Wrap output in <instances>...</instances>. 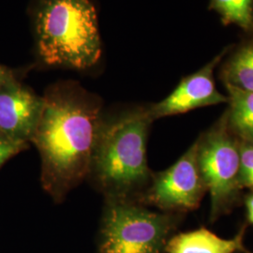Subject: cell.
<instances>
[{"mask_svg": "<svg viewBox=\"0 0 253 253\" xmlns=\"http://www.w3.org/2000/svg\"><path fill=\"white\" fill-rule=\"evenodd\" d=\"M243 235L224 239L207 229L175 235L166 244L168 253H234L243 250Z\"/></svg>", "mask_w": 253, "mask_h": 253, "instance_id": "cell-9", "label": "cell"}, {"mask_svg": "<svg viewBox=\"0 0 253 253\" xmlns=\"http://www.w3.org/2000/svg\"><path fill=\"white\" fill-rule=\"evenodd\" d=\"M172 217L151 212L127 200H109L100 253H162Z\"/></svg>", "mask_w": 253, "mask_h": 253, "instance_id": "cell-4", "label": "cell"}, {"mask_svg": "<svg viewBox=\"0 0 253 253\" xmlns=\"http://www.w3.org/2000/svg\"><path fill=\"white\" fill-rule=\"evenodd\" d=\"M224 84L253 92V43L242 47L224 65Z\"/></svg>", "mask_w": 253, "mask_h": 253, "instance_id": "cell-11", "label": "cell"}, {"mask_svg": "<svg viewBox=\"0 0 253 253\" xmlns=\"http://www.w3.org/2000/svg\"><path fill=\"white\" fill-rule=\"evenodd\" d=\"M240 153V183L241 187L253 190V144L241 141Z\"/></svg>", "mask_w": 253, "mask_h": 253, "instance_id": "cell-13", "label": "cell"}, {"mask_svg": "<svg viewBox=\"0 0 253 253\" xmlns=\"http://www.w3.org/2000/svg\"><path fill=\"white\" fill-rule=\"evenodd\" d=\"M152 121L148 111H136L102 123L91 171L109 200H127L148 179L146 141Z\"/></svg>", "mask_w": 253, "mask_h": 253, "instance_id": "cell-3", "label": "cell"}, {"mask_svg": "<svg viewBox=\"0 0 253 253\" xmlns=\"http://www.w3.org/2000/svg\"><path fill=\"white\" fill-rule=\"evenodd\" d=\"M36 32L39 54L48 65L85 70L100 59L97 12L90 0H44Z\"/></svg>", "mask_w": 253, "mask_h": 253, "instance_id": "cell-2", "label": "cell"}, {"mask_svg": "<svg viewBox=\"0 0 253 253\" xmlns=\"http://www.w3.org/2000/svg\"><path fill=\"white\" fill-rule=\"evenodd\" d=\"M198 163L210 193L212 214L217 216L230 206L242 188L239 145L231 135L227 113L198 141Z\"/></svg>", "mask_w": 253, "mask_h": 253, "instance_id": "cell-5", "label": "cell"}, {"mask_svg": "<svg viewBox=\"0 0 253 253\" xmlns=\"http://www.w3.org/2000/svg\"><path fill=\"white\" fill-rule=\"evenodd\" d=\"M228 91L227 112L229 126L241 138L253 144V92L242 90L225 84Z\"/></svg>", "mask_w": 253, "mask_h": 253, "instance_id": "cell-10", "label": "cell"}, {"mask_svg": "<svg viewBox=\"0 0 253 253\" xmlns=\"http://www.w3.org/2000/svg\"><path fill=\"white\" fill-rule=\"evenodd\" d=\"M225 25H235L244 30L253 28V0H211Z\"/></svg>", "mask_w": 253, "mask_h": 253, "instance_id": "cell-12", "label": "cell"}, {"mask_svg": "<svg viewBox=\"0 0 253 253\" xmlns=\"http://www.w3.org/2000/svg\"><path fill=\"white\" fill-rule=\"evenodd\" d=\"M246 206L248 210V217L250 221L253 224V193L247 198Z\"/></svg>", "mask_w": 253, "mask_h": 253, "instance_id": "cell-16", "label": "cell"}, {"mask_svg": "<svg viewBox=\"0 0 253 253\" xmlns=\"http://www.w3.org/2000/svg\"><path fill=\"white\" fill-rule=\"evenodd\" d=\"M224 54L225 51L198 72L185 77L168 97L147 110L152 120L228 102V97L217 90L213 76Z\"/></svg>", "mask_w": 253, "mask_h": 253, "instance_id": "cell-8", "label": "cell"}, {"mask_svg": "<svg viewBox=\"0 0 253 253\" xmlns=\"http://www.w3.org/2000/svg\"><path fill=\"white\" fill-rule=\"evenodd\" d=\"M206 190L198 163L197 141L171 167L155 175L145 201L165 211L194 210Z\"/></svg>", "mask_w": 253, "mask_h": 253, "instance_id": "cell-6", "label": "cell"}, {"mask_svg": "<svg viewBox=\"0 0 253 253\" xmlns=\"http://www.w3.org/2000/svg\"><path fill=\"white\" fill-rule=\"evenodd\" d=\"M27 147L26 144L15 142L0 132V166Z\"/></svg>", "mask_w": 253, "mask_h": 253, "instance_id": "cell-14", "label": "cell"}, {"mask_svg": "<svg viewBox=\"0 0 253 253\" xmlns=\"http://www.w3.org/2000/svg\"><path fill=\"white\" fill-rule=\"evenodd\" d=\"M44 99L31 143L42 158V182L58 200L91 172L102 121L100 106L79 91L57 88Z\"/></svg>", "mask_w": 253, "mask_h": 253, "instance_id": "cell-1", "label": "cell"}, {"mask_svg": "<svg viewBox=\"0 0 253 253\" xmlns=\"http://www.w3.org/2000/svg\"><path fill=\"white\" fill-rule=\"evenodd\" d=\"M13 78L11 72L7 68L0 65V85L5 82L9 81V79Z\"/></svg>", "mask_w": 253, "mask_h": 253, "instance_id": "cell-15", "label": "cell"}, {"mask_svg": "<svg viewBox=\"0 0 253 253\" xmlns=\"http://www.w3.org/2000/svg\"><path fill=\"white\" fill-rule=\"evenodd\" d=\"M44 99L11 78L0 85V132L21 144L30 143Z\"/></svg>", "mask_w": 253, "mask_h": 253, "instance_id": "cell-7", "label": "cell"}]
</instances>
